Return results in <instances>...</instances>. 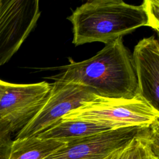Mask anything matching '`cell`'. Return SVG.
I'll use <instances>...</instances> for the list:
<instances>
[{
	"instance_id": "obj_5",
	"label": "cell",
	"mask_w": 159,
	"mask_h": 159,
	"mask_svg": "<svg viewBox=\"0 0 159 159\" xmlns=\"http://www.w3.org/2000/svg\"><path fill=\"white\" fill-rule=\"evenodd\" d=\"M40 16L38 0H0V67L19 49Z\"/></svg>"
},
{
	"instance_id": "obj_3",
	"label": "cell",
	"mask_w": 159,
	"mask_h": 159,
	"mask_svg": "<svg viewBox=\"0 0 159 159\" xmlns=\"http://www.w3.org/2000/svg\"><path fill=\"white\" fill-rule=\"evenodd\" d=\"M158 118L159 111L137 94L131 99L96 96L68 112L61 120H83L116 129L148 127Z\"/></svg>"
},
{
	"instance_id": "obj_14",
	"label": "cell",
	"mask_w": 159,
	"mask_h": 159,
	"mask_svg": "<svg viewBox=\"0 0 159 159\" xmlns=\"http://www.w3.org/2000/svg\"><path fill=\"white\" fill-rule=\"evenodd\" d=\"M5 132H10L12 134L8 124L0 119V134Z\"/></svg>"
},
{
	"instance_id": "obj_9",
	"label": "cell",
	"mask_w": 159,
	"mask_h": 159,
	"mask_svg": "<svg viewBox=\"0 0 159 159\" xmlns=\"http://www.w3.org/2000/svg\"><path fill=\"white\" fill-rule=\"evenodd\" d=\"M159 125L145 127L129 143L117 151L112 159H158Z\"/></svg>"
},
{
	"instance_id": "obj_10",
	"label": "cell",
	"mask_w": 159,
	"mask_h": 159,
	"mask_svg": "<svg viewBox=\"0 0 159 159\" xmlns=\"http://www.w3.org/2000/svg\"><path fill=\"white\" fill-rule=\"evenodd\" d=\"M109 129L111 128L87 121L60 120L36 137L42 139H53L67 143Z\"/></svg>"
},
{
	"instance_id": "obj_11",
	"label": "cell",
	"mask_w": 159,
	"mask_h": 159,
	"mask_svg": "<svg viewBox=\"0 0 159 159\" xmlns=\"http://www.w3.org/2000/svg\"><path fill=\"white\" fill-rule=\"evenodd\" d=\"M66 143L31 137L13 140L7 159H45Z\"/></svg>"
},
{
	"instance_id": "obj_7",
	"label": "cell",
	"mask_w": 159,
	"mask_h": 159,
	"mask_svg": "<svg viewBox=\"0 0 159 159\" xmlns=\"http://www.w3.org/2000/svg\"><path fill=\"white\" fill-rule=\"evenodd\" d=\"M144 127L111 129L73 140L45 159H105L125 147Z\"/></svg>"
},
{
	"instance_id": "obj_15",
	"label": "cell",
	"mask_w": 159,
	"mask_h": 159,
	"mask_svg": "<svg viewBox=\"0 0 159 159\" xmlns=\"http://www.w3.org/2000/svg\"><path fill=\"white\" fill-rule=\"evenodd\" d=\"M116 153V152H115ZM114 153L113 154H112L111 155H110L109 157H107L106 158H105V159H112V158H113V156H114V153Z\"/></svg>"
},
{
	"instance_id": "obj_4",
	"label": "cell",
	"mask_w": 159,
	"mask_h": 159,
	"mask_svg": "<svg viewBox=\"0 0 159 159\" xmlns=\"http://www.w3.org/2000/svg\"><path fill=\"white\" fill-rule=\"evenodd\" d=\"M96 96L86 87L61 80L55 81L51 84V88L42 106L16 134L15 139L37 136L68 112Z\"/></svg>"
},
{
	"instance_id": "obj_2",
	"label": "cell",
	"mask_w": 159,
	"mask_h": 159,
	"mask_svg": "<svg viewBox=\"0 0 159 159\" xmlns=\"http://www.w3.org/2000/svg\"><path fill=\"white\" fill-rule=\"evenodd\" d=\"M73 25V43L80 45L100 42L109 43L147 25L142 5L122 0L88 1L67 18Z\"/></svg>"
},
{
	"instance_id": "obj_12",
	"label": "cell",
	"mask_w": 159,
	"mask_h": 159,
	"mask_svg": "<svg viewBox=\"0 0 159 159\" xmlns=\"http://www.w3.org/2000/svg\"><path fill=\"white\" fill-rule=\"evenodd\" d=\"M147 18V26L158 32L159 30V1L145 0L142 4Z\"/></svg>"
},
{
	"instance_id": "obj_13",
	"label": "cell",
	"mask_w": 159,
	"mask_h": 159,
	"mask_svg": "<svg viewBox=\"0 0 159 159\" xmlns=\"http://www.w3.org/2000/svg\"><path fill=\"white\" fill-rule=\"evenodd\" d=\"M12 134L10 132L0 134V159H7L12 142Z\"/></svg>"
},
{
	"instance_id": "obj_6",
	"label": "cell",
	"mask_w": 159,
	"mask_h": 159,
	"mask_svg": "<svg viewBox=\"0 0 159 159\" xmlns=\"http://www.w3.org/2000/svg\"><path fill=\"white\" fill-rule=\"evenodd\" d=\"M50 88L46 81L17 84L0 79V119L17 133L37 112Z\"/></svg>"
},
{
	"instance_id": "obj_8",
	"label": "cell",
	"mask_w": 159,
	"mask_h": 159,
	"mask_svg": "<svg viewBox=\"0 0 159 159\" xmlns=\"http://www.w3.org/2000/svg\"><path fill=\"white\" fill-rule=\"evenodd\" d=\"M132 60L137 82V94L159 111V43L153 35L135 45Z\"/></svg>"
},
{
	"instance_id": "obj_1",
	"label": "cell",
	"mask_w": 159,
	"mask_h": 159,
	"mask_svg": "<svg viewBox=\"0 0 159 159\" xmlns=\"http://www.w3.org/2000/svg\"><path fill=\"white\" fill-rule=\"evenodd\" d=\"M50 78L88 88L96 96L131 99L137 94V82L130 51L122 38L109 43L93 57L58 68Z\"/></svg>"
}]
</instances>
